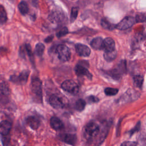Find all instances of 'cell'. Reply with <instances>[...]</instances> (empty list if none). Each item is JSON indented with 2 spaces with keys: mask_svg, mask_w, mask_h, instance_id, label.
Returning a JSON list of instances; mask_svg holds the SVG:
<instances>
[{
  "mask_svg": "<svg viewBox=\"0 0 146 146\" xmlns=\"http://www.w3.org/2000/svg\"><path fill=\"white\" fill-rule=\"evenodd\" d=\"M100 132L99 125L94 121H90L87 124L84 129V136L88 140H92L96 137Z\"/></svg>",
  "mask_w": 146,
  "mask_h": 146,
  "instance_id": "6da1fadb",
  "label": "cell"
},
{
  "mask_svg": "<svg viewBox=\"0 0 146 146\" xmlns=\"http://www.w3.org/2000/svg\"><path fill=\"white\" fill-rule=\"evenodd\" d=\"M31 89L36 100L39 102H42V83L39 78H34L33 79L31 83Z\"/></svg>",
  "mask_w": 146,
  "mask_h": 146,
  "instance_id": "7a4b0ae2",
  "label": "cell"
},
{
  "mask_svg": "<svg viewBox=\"0 0 146 146\" xmlns=\"http://www.w3.org/2000/svg\"><path fill=\"white\" fill-rule=\"evenodd\" d=\"M61 87L64 91L71 94L75 95L79 92V86L72 80H66L64 81L62 83Z\"/></svg>",
  "mask_w": 146,
  "mask_h": 146,
  "instance_id": "3957f363",
  "label": "cell"
},
{
  "mask_svg": "<svg viewBox=\"0 0 146 146\" xmlns=\"http://www.w3.org/2000/svg\"><path fill=\"white\" fill-rule=\"evenodd\" d=\"M59 59L62 62H66L70 58L71 53L69 48L64 44H60L56 48Z\"/></svg>",
  "mask_w": 146,
  "mask_h": 146,
  "instance_id": "277c9868",
  "label": "cell"
},
{
  "mask_svg": "<svg viewBox=\"0 0 146 146\" xmlns=\"http://www.w3.org/2000/svg\"><path fill=\"white\" fill-rule=\"evenodd\" d=\"M136 23L135 19L132 17H126L116 25V28L123 30L131 27Z\"/></svg>",
  "mask_w": 146,
  "mask_h": 146,
  "instance_id": "5b68a950",
  "label": "cell"
},
{
  "mask_svg": "<svg viewBox=\"0 0 146 146\" xmlns=\"http://www.w3.org/2000/svg\"><path fill=\"white\" fill-rule=\"evenodd\" d=\"M29 71L24 70L21 72L19 75H13L10 76V80L15 83L23 84H25L27 80L29 75Z\"/></svg>",
  "mask_w": 146,
  "mask_h": 146,
  "instance_id": "8992f818",
  "label": "cell"
},
{
  "mask_svg": "<svg viewBox=\"0 0 146 146\" xmlns=\"http://www.w3.org/2000/svg\"><path fill=\"white\" fill-rule=\"evenodd\" d=\"M48 19L53 23H60L65 19V15L63 11L55 10L50 13L48 16Z\"/></svg>",
  "mask_w": 146,
  "mask_h": 146,
  "instance_id": "52a82bcc",
  "label": "cell"
},
{
  "mask_svg": "<svg viewBox=\"0 0 146 146\" xmlns=\"http://www.w3.org/2000/svg\"><path fill=\"white\" fill-rule=\"evenodd\" d=\"M75 71L78 76H85L88 79H92L91 74L88 71L87 68L82 64H78L75 68Z\"/></svg>",
  "mask_w": 146,
  "mask_h": 146,
  "instance_id": "ba28073f",
  "label": "cell"
},
{
  "mask_svg": "<svg viewBox=\"0 0 146 146\" xmlns=\"http://www.w3.org/2000/svg\"><path fill=\"white\" fill-rule=\"evenodd\" d=\"M49 103L50 105L55 109H60L64 106V104L61 99L55 95H52L50 96Z\"/></svg>",
  "mask_w": 146,
  "mask_h": 146,
  "instance_id": "9c48e42d",
  "label": "cell"
},
{
  "mask_svg": "<svg viewBox=\"0 0 146 146\" xmlns=\"http://www.w3.org/2000/svg\"><path fill=\"white\" fill-rule=\"evenodd\" d=\"M75 50L76 52L82 56H88L91 53V50L88 47L80 43L76 44Z\"/></svg>",
  "mask_w": 146,
  "mask_h": 146,
  "instance_id": "30bf717a",
  "label": "cell"
},
{
  "mask_svg": "<svg viewBox=\"0 0 146 146\" xmlns=\"http://www.w3.org/2000/svg\"><path fill=\"white\" fill-rule=\"evenodd\" d=\"M60 139L64 143L74 145L77 141V137L76 135L71 133H65L62 135L60 136Z\"/></svg>",
  "mask_w": 146,
  "mask_h": 146,
  "instance_id": "8fae6325",
  "label": "cell"
},
{
  "mask_svg": "<svg viewBox=\"0 0 146 146\" xmlns=\"http://www.w3.org/2000/svg\"><path fill=\"white\" fill-rule=\"evenodd\" d=\"M11 129V124L7 120H2L0 122V134L3 136L7 135Z\"/></svg>",
  "mask_w": 146,
  "mask_h": 146,
  "instance_id": "7c38bea8",
  "label": "cell"
},
{
  "mask_svg": "<svg viewBox=\"0 0 146 146\" xmlns=\"http://www.w3.org/2000/svg\"><path fill=\"white\" fill-rule=\"evenodd\" d=\"M115 42L111 38H107L103 42L102 49L104 51H111L115 50Z\"/></svg>",
  "mask_w": 146,
  "mask_h": 146,
  "instance_id": "4fadbf2b",
  "label": "cell"
},
{
  "mask_svg": "<svg viewBox=\"0 0 146 146\" xmlns=\"http://www.w3.org/2000/svg\"><path fill=\"white\" fill-rule=\"evenodd\" d=\"M27 124L33 129H36L40 125V121L36 117L29 116L26 119Z\"/></svg>",
  "mask_w": 146,
  "mask_h": 146,
  "instance_id": "5bb4252c",
  "label": "cell"
},
{
  "mask_svg": "<svg viewBox=\"0 0 146 146\" xmlns=\"http://www.w3.org/2000/svg\"><path fill=\"white\" fill-rule=\"evenodd\" d=\"M50 123L51 127L55 130H60L64 127L63 122L56 116H53L50 119Z\"/></svg>",
  "mask_w": 146,
  "mask_h": 146,
  "instance_id": "9a60e30c",
  "label": "cell"
},
{
  "mask_svg": "<svg viewBox=\"0 0 146 146\" xmlns=\"http://www.w3.org/2000/svg\"><path fill=\"white\" fill-rule=\"evenodd\" d=\"M103 42V39L101 37L98 36L94 38L91 42L90 44L93 48L96 50H100V49H102Z\"/></svg>",
  "mask_w": 146,
  "mask_h": 146,
  "instance_id": "2e32d148",
  "label": "cell"
},
{
  "mask_svg": "<svg viewBox=\"0 0 146 146\" xmlns=\"http://www.w3.org/2000/svg\"><path fill=\"white\" fill-rule=\"evenodd\" d=\"M117 56V51L115 50L111 51H104V58L105 60L108 62H111Z\"/></svg>",
  "mask_w": 146,
  "mask_h": 146,
  "instance_id": "e0dca14e",
  "label": "cell"
},
{
  "mask_svg": "<svg viewBox=\"0 0 146 146\" xmlns=\"http://www.w3.org/2000/svg\"><path fill=\"white\" fill-rule=\"evenodd\" d=\"M18 9L22 15H26L29 12V7L25 1H21L18 5Z\"/></svg>",
  "mask_w": 146,
  "mask_h": 146,
  "instance_id": "ac0fdd59",
  "label": "cell"
},
{
  "mask_svg": "<svg viewBox=\"0 0 146 146\" xmlns=\"http://www.w3.org/2000/svg\"><path fill=\"white\" fill-rule=\"evenodd\" d=\"M101 25L102 26L107 30H112L114 28V26L112 23H111V22L108 20L107 18H103L101 21Z\"/></svg>",
  "mask_w": 146,
  "mask_h": 146,
  "instance_id": "d6986e66",
  "label": "cell"
},
{
  "mask_svg": "<svg viewBox=\"0 0 146 146\" xmlns=\"http://www.w3.org/2000/svg\"><path fill=\"white\" fill-rule=\"evenodd\" d=\"M85 106H86V102L82 99H79L76 102L75 108L76 111L80 112L84 110Z\"/></svg>",
  "mask_w": 146,
  "mask_h": 146,
  "instance_id": "ffe728a7",
  "label": "cell"
},
{
  "mask_svg": "<svg viewBox=\"0 0 146 146\" xmlns=\"http://www.w3.org/2000/svg\"><path fill=\"white\" fill-rule=\"evenodd\" d=\"M133 81L135 86L138 88H141L143 83L144 81V78L142 75H136L133 77Z\"/></svg>",
  "mask_w": 146,
  "mask_h": 146,
  "instance_id": "44dd1931",
  "label": "cell"
},
{
  "mask_svg": "<svg viewBox=\"0 0 146 146\" xmlns=\"http://www.w3.org/2000/svg\"><path fill=\"white\" fill-rule=\"evenodd\" d=\"M25 50H26V52L27 53V54L28 55L31 63H34V55H33V53L31 50V47L30 46V44L26 43L25 44Z\"/></svg>",
  "mask_w": 146,
  "mask_h": 146,
  "instance_id": "7402d4cb",
  "label": "cell"
},
{
  "mask_svg": "<svg viewBox=\"0 0 146 146\" xmlns=\"http://www.w3.org/2000/svg\"><path fill=\"white\" fill-rule=\"evenodd\" d=\"M44 50V46L41 43H38L35 46V54L37 56H40L43 55Z\"/></svg>",
  "mask_w": 146,
  "mask_h": 146,
  "instance_id": "603a6c76",
  "label": "cell"
},
{
  "mask_svg": "<svg viewBox=\"0 0 146 146\" xmlns=\"http://www.w3.org/2000/svg\"><path fill=\"white\" fill-rule=\"evenodd\" d=\"M7 14L4 7L0 5V21L2 23H5L7 21Z\"/></svg>",
  "mask_w": 146,
  "mask_h": 146,
  "instance_id": "cb8c5ba5",
  "label": "cell"
},
{
  "mask_svg": "<svg viewBox=\"0 0 146 146\" xmlns=\"http://www.w3.org/2000/svg\"><path fill=\"white\" fill-rule=\"evenodd\" d=\"M119 90L117 88H111V87H107L104 89V93L106 95L108 96H113L117 94Z\"/></svg>",
  "mask_w": 146,
  "mask_h": 146,
  "instance_id": "d4e9b609",
  "label": "cell"
},
{
  "mask_svg": "<svg viewBox=\"0 0 146 146\" xmlns=\"http://www.w3.org/2000/svg\"><path fill=\"white\" fill-rule=\"evenodd\" d=\"M78 14V9L76 7H74L72 8L70 16V21L71 22H74V21L76 19Z\"/></svg>",
  "mask_w": 146,
  "mask_h": 146,
  "instance_id": "484cf974",
  "label": "cell"
},
{
  "mask_svg": "<svg viewBox=\"0 0 146 146\" xmlns=\"http://www.w3.org/2000/svg\"><path fill=\"white\" fill-rule=\"evenodd\" d=\"M136 22H143L145 21V15L144 13H139L136 15Z\"/></svg>",
  "mask_w": 146,
  "mask_h": 146,
  "instance_id": "4316f807",
  "label": "cell"
},
{
  "mask_svg": "<svg viewBox=\"0 0 146 146\" xmlns=\"http://www.w3.org/2000/svg\"><path fill=\"white\" fill-rule=\"evenodd\" d=\"M68 30L67 28L64 27H63L62 29H60V30H59L57 33H56V36L58 38H60L62 36H63L64 35H66L67 33H68Z\"/></svg>",
  "mask_w": 146,
  "mask_h": 146,
  "instance_id": "83f0119b",
  "label": "cell"
},
{
  "mask_svg": "<svg viewBox=\"0 0 146 146\" xmlns=\"http://www.w3.org/2000/svg\"><path fill=\"white\" fill-rule=\"evenodd\" d=\"M137 145V142L136 141H124L121 144L120 146H136Z\"/></svg>",
  "mask_w": 146,
  "mask_h": 146,
  "instance_id": "f1b7e54d",
  "label": "cell"
},
{
  "mask_svg": "<svg viewBox=\"0 0 146 146\" xmlns=\"http://www.w3.org/2000/svg\"><path fill=\"white\" fill-rule=\"evenodd\" d=\"M87 99L89 103H96V102H98L99 100L97 97L93 95H91L88 97Z\"/></svg>",
  "mask_w": 146,
  "mask_h": 146,
  "instance_id": "f546056e",
  "label": "cell"
},
{
  "mask_svg": "<svg viewBox=\"0 0 146 146\" xmlns=\"http://www.w3.org/2000/svg\"><path fill=\"white\" fill-rule=\"evenodd\" d=\"M140 122H139V123H137V124L136 125V126H135L132 129H131V131H130L131 135L133 134L135 132L138 131L139 129H140Z\"/></svg>",
  "mask_w": 146,
  "mask_h": 146,
  "instance_id": "4dcf8cb0",
  "label": "cell"
},
{
  "mask_svg": "<svg viewBox=\"0 0 146 146\" xmlns=\"http://www.w3.org/2000/svg\"><path fill=\"white\" fill-rule=\"evenodd\" d=\"M26 52L25 46H21L20 47V51H19V54H20L21 56L22 57V58H25V53Z\"/></svg>",
  "mask_w": 146,
  "mask_h": 146,
  "instance_id": "1f68e13d",
  "label": "cell"
},
{
  "mask_svg": "<svg viewBox=\"0 0 146 146\" xmlns=\"http://www.w3.org/2000/svg\"><path fill=\"white\" fill-rule=\"evenodd\" d=\"M52 39H53V36H49L45 39L44 42L46 43H49L52 40Z\"/></svg>",
  "mask_w": 146,
  "mask_h": 146,
  "instance_id": "d6a6232c",
  "label": "cell"
},
{
  "mask_svg": "<svg viewBox=\"0 0 146 146\" xmlns=\"http://www.w3.org/2000/svg\"><path fill=\"white\" fill-rule=\"evenodd\" d=\"M10 1H12V0H10Z\"/></svg>",
  "mask_w": 146,
  "mask_h": 146,
  "instance_id": "836d02e7",
  "label": "cell"
}]
</instances>
